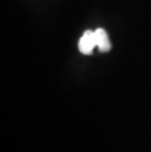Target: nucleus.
<instances>
[{"instance_id": "nucleus-1", "label": "nucleus", "mask_w": 151, "mask_h": 152, "mask_svg": "<svg viewBox=\"0 0 151 152\" xmlns=\"http://www.w3.org/2000/svg\"><path fill=\"white\" fill-rule=\"evenodd\" d=\"M96 47V39L94 31L88 30L82 34L79 41V49L85 55H90Z\"/></svg>"}, {"instance_id": "nucleus-2", "label": "nucleus", "mask_w": 151, "mask_h": 152, "mask_svg": "<svg viewBox=\"0 0 151 152\" xmlns=\"http://www.w3.org/2000/svg\"><path fill=\"white\" fill-rule=\"evenodd\" d=\"M95 39H96V47L100 52H108L111 49V42L109 39L108 34L103 28H97L94 31Z\"/></svg>"}]
</instances>
